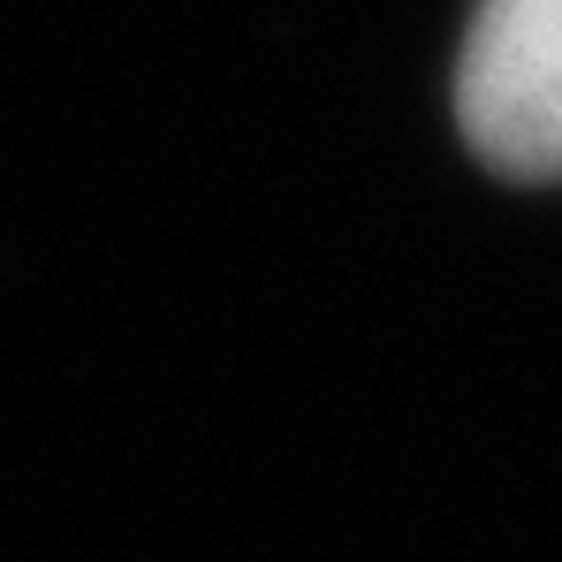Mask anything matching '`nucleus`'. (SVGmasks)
Listing matches in <instances>:
<instances>
[{"mask_svg":"<svg viewBox=\"0 0 562 562\" xmlns=\"http://www.w3.org/2000/svg\"><path fill=\"white\" fill-rule=\"evenodd\" d=\"M457 114L494 176L562 183V0H479Z\"/></svg>","mask_w":562,"mask_h":562,"instance_id":"nucleus-1","label":"nucleus"}]
</instances>
